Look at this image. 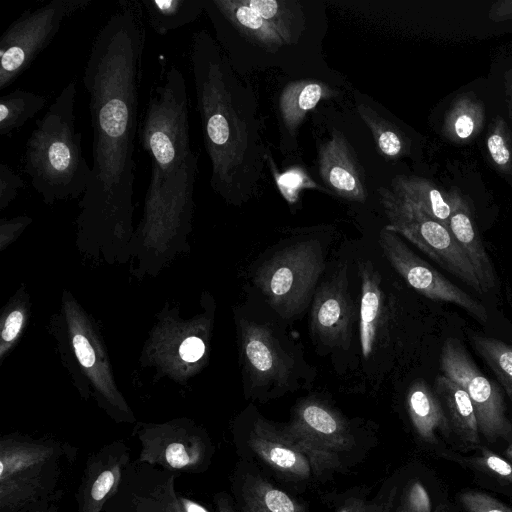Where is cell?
I'll return each instance as SVG.
<instances>
[{
  "instance_id": "14",
  "label": "cell",
  "mask_w": 512,
  "mask_h": 512,
  "mask_svg": "<svg viewBox=\"0 0 512 512\" xmlns=\"http://www.w3.org/2000/svg\"><path fill=\"white\" fill-rule=\"evenodd\" d=\"M130 462V448L121 441L105 444L90 454L75 494L77 512H102Z\"/></svg>"
},
{
  "instance_id": "27",
  "label": "cell",
  "mask_w": 512,
  "mask_h": 512,
  "mask_svg": "<svg viewBox=\"0 0 512 512\" xmlns=\"http://www.w3.org/2000/svg\"><path fill=\"white\" fill-rule=\"evenodd\" d=\"M265 19L287 44L298 40L304 28V17L297 2L278 0H243Z\"/></svg>"
},
{
  "instance_id": "39",
  "label": "cell",
  "mask_w": 512,
  "mask_h": 512,
  "mask_svg": "<svg viewBox=\"0 0 512 512\" xmlns=\"http://www.w3.org/2000/svg\"><path fill=\"white\" fill-rule=\"evenodd\" d=\"M480 462L499 477L512 482V465L499 455L483 450Z\"/></svg>"
},
{
  "instance_id": "22",
  "label": "cell",
  "mask_w": 512,
  "mask_h": 512,
  "mask_svg": "<svg viewBox=\"0 0 512 512\" xmlns=\"http://www.w3.org/2000/svg\"><path fill=\"white\" fill-rule=\"evenodd\" d=\"M334 95V90L319 80L303 79L288 83L279 97V111L287 131L293 135L310 110Z\"/></svg>"
},
{
  "instance_id": "25",
  "label": "cell",
  "mask_w": 512,
  "mask_h": 512,
  "mask_svg": "<svg viewBox=\"0 0 512 512\" xmlns=\"http://www.w3.org/2000/svg\"><path fill=\"white\" fill-rule=\"evenodd\" d=\"M140 3L147 23L160 36L192 23L204 12L203 0H142Z\"/></svg>"
},
{
  "instance_id": "42",
  "label": "cell",
  "mask_w": 512,
  "mask_h": 512,
  "mask_svg": "<svg viewBox=\"0 0 512 512\" xmlns=\"http://www.w3.org/2000/svg\"><path fill=\"white\" fill-rule=\"evenodd\" d=\"M23 323V314L15 310L11 312L4 323L2 338L4 341H12L18 334Z\"/></svg>"
},
{
  "instance_id": "45",
  "label": "cell",
  "mask_w": 512,
  "mask_h": 512,
  "mask_svg": "<svg viewBox=\"0 0 512 512\" xmlns=\"http://www.w3.org/2000/svg\"><path fill=\"white\" fill-rule=\"evenodd\" d=\"M505 88H506V94H507L509 108H510L511 116H512V71H509L505 75Z\"/></svg>"
},
{
  "instance_id": "41",
  "label": "cell",
  "mask_w": 512,
  "mask_h": 512,
  "mask_svg": "<svg viewBox=\"0 0 512 512\" xmlns=\"http://www.w3.org/2000/svg\"><path fill=\"white\" fill-rule=\"evenodd\" d=\"M73 346L79 362L84 367H92L95 362V353L89 341L81 334L73 337Z\"/></svg>"
},
{
  "instance_id": "29",
  "label": "cell",
  "mask_w": 512,
  "mask_h": 512,
  "mask_svg": "<svg viewBox=\"0 0 512 512\" xmlns=\"http://www.w3.org/2000/svg\"><path fill=\"white\" fill-rule=\"evenodd\" d=\"M47 99L35 92L16 89L0 98V136L11 135L39 113Z\"/></svg>"
},
{
  "instance_id": "3",
  "label": "cell",
  "mask_w": 512,
  "mask_h": 512,
  "mask_svg": "<svg viewBox=\"0 0 512 512\" xmlns=\"http://www.w3.org/2000/svg\"><path fill=\"white\" fill-rule=\"evenodd\" d=\"M76 82H68L35 121L25 148L24 171L47 203L84 195L91 166L75 124Z\"/></svg>"
},
{
  "instance_id": "31",
  "label": "cell",
  "mask_w": 512,
  "mask_h": 512,
  "mask_svg": "<svg viewBox=\"0 0 512 512\" xmlns=\"http://www.w3.org/2000/svg\"><path fill=\"white\" fill-rule=\"evenodd\" d=\"M471 343L512 400V346L499 339L480 335H472Z\"/></svg>"
},
{
  "instance_id": "12",
  "label": "cell",
  "mask_w": 512,
  "mask_h": 512,
  "mask_svg": "<svg viewBox=\"0 0 512 512\" xmlns=\"http://www.w3.org/2000/svg\"><path fill=\"white\" fill-rule=\"evenodd\" d=\"M179 476L139 460L131 461L102 512H183L175 488Z\"/></svg>"
},
{
  "instance_id": "16",
  "label": "cell",
  "mask_w": 512,
  "mask_h": 512,
  "mask_svg": "<svg viewBox=\"0 0 512 512\" xmlns=\"http://www.w3.org/2000/svg\"><path fill=\"white\" fill-rule=\"evenodd\" d=\"M242 348L248 375L254 385L283 386L287 383L291 360L267 326L245 321L242 324Z\"/></svg>"
},
{
  "instance_id": "36",
  "label": "cell",
  "mask_w": 512,
  "mask_h": 512,
  "mask_svg": "<svg viewBox=\"0 0 512 512\" xmlns=\"http://www.w3.org/2000/svg\"><path fill=\"white\" fill-rule=\"evenodd\" d=\"M394 496L367 501L352 497L345 501L338 512H392Z\"/></svg>"
},
{
  "instance_id": "11",
  "label": "cell",
  "mask_w": 512,
  "mask_h": 512,
  "mask_svg": "<svg viewBox=\"0 0 512 512\" xmlns=\"http://www.w3.org/2000/svg\"><path fill=\"white\" fill-rule=\"evenodd\" d=\"M379 244L392 267L418 293L433 301L457 305L477 320L487 321V310L482 303L416 255L397 233L384 227L379 234Z\"/></svg>"
},
{
  "instance_id": "34",
  "label": "cell",
  "mask_w": 512,
  "mask_h": 512,
  "mask_svg": "<svg viewBox=\"0 0 512 512\" xmlns=\"http://www.w3.org/2000/svg\"><path fill=\"white\" fill-rule=\"evenodd\" d=\"M459 498L468 512H512L511 508L482 492H464Z\"/></svg>"
},
{
  "instance_id": "5",
  "label": "cell",
  "mask_w": 512,
  "mask_h": 512,
  "mask_svg": "<svg viewBox=\"0 0 512 512\" xmlns=\"http://www.w3.org/2000/svg\"><path fill=\"white\" fill-rule=\"evenodd\" d=\"M324 267L323 252L317 241L297 242L265 261L257 270L254 282L281 317L292 318L311 300Z\"/></svg>"
},
{
  "instance_id": "47",
  "label": "cell",
  "mask_w": 512,
  "mask_h": 512,
  "mask_svg": "<svg viewBox=\"0 0 512 512\" xmlns=\"http://www.w3.org/2000/svg\"><path fill=\"white\" fill-rule=\"evenodd\" d=\"M394 512H404L400 507H398Z\"/></svg>"
},
{
  "instance_id": "46",
  "label": "cell",
  "mask_w": 512,
  "mask_h": 512,
  "mask_svg": "<svg viewBox=\"0 0 512 512\" xmlns=\"http://www.w3.org/2000/svg\"><path fill=\"white\" fill-rule=\"evenodd\" d=\"M506 454L510 459H512V441L506 450Z\"/></svg>"
},
{
  "instance_id": "13",
  "label": "cell",
  "mask_w": 512,
  "mask_h": 512,
  "mask_svg": "<svg viewBox=\"0 0 512 512\" xmlns=\"http://www.w3.org/2000/svg\"><path fill=\"white\" fill-rule=\"evenodd\" d=\"M355 309L348 289L347 265L315 291L311 309V331L323 345L347 348L350 344Z\"/></svg>"
},
{
  "instance_id": "10",
  "label": "cell",
  "mask_w": 512,
  "mask_h": 512,
  "mask_svg": "<svg viewBox=\"0 0 512 512\" xmlns=\"http://www.w3.org/2000/svg\"><path fill=\"white\" fill-rule=\"evenodd\" d=\"M140 462L181 473H201L210 463L213 446L207 436L184 424L145 427L138 433Z\"/></svg>"
},
{
  "instance_id": "4",
  "label": "cell",
  "mask_w": 512,
  "mask_h": 512,
  "mask_svg": "<svg viewBox=\"0 0 512 512\" xmlns=\"http://www.w3.org/2000/svg\"><path fill=\"white\" fill-rule=\"evenodd\" d=\"M77 448L53 439L6 435L0 439V512L60 500L64 464H73Z\"/></svg>"
},
{
  "instance_id": "28",
  "label": "cell",
  "mask_w": 512,
  "mask_h": 512,
  "mask_svg": "<svg viewBox=\"0 0 512 512\" xmlns=\"http://www.w3.org/2000/svg\"><path fill=\"white\" fill-rule=\"evenodd\" d=\"M483 105L472 94L460 95L452 103L444 120V134L454 142L475 137L483 126Z\"/></svg>"
},
{
  "instance_id": "20",
  "label": "cell",
  "mask_w": 512,
  "mask_h": 512,
  "mask_svg": "<svg viewBox=\"0 0 512 512\" xmlns=\"http://www.w3.org/2000/svg\"><path fill=\"white\" fill-rule=\"evenodd\" d=\"M361 299L359 331L362 355L368 359L374 351L383 318L381 276L370 261L359 263Z\"/></svg>"
},
{
  "instance_id": "26",
  "label": "cell",
  "mask_w": 512,
  "mask_h": 512,
  "mask_svg": "<svg viewBox=\"0 0 512 512\" xmlns=\"http://www.w3.org/2000/svg\"><path fill=\"white\" fill-rule=\"evenodd\" d=\"M240 497L243 512H304L293 497L255 475L243 476Z\"/></svg>"
},
{
  "instance_id": "17",
  "label": "cell",
  "mask_w": 512,
  "mask_h": 512,
  "mask_svg": "<svg viewBox=\"0 0 512 512\" xmlns=\"http://www.w3.org/2000/svg\"><path fill=\"white\" fill-rule=\"evenodd\" d=\"M248 444L268 466L288 477L304 480L314 473L305 453L285 430L262 418L254 422Z\"/></svg>"
},
{
  "instance_id": "44",
  "label": "cell",
  "mask_w": 512,
  "mask_h": 512,
  "mask_svg": "<svg viewBox=\"0 0 512 512\" xmlns=\"http://www.w3.org/2000/svg\"><path fill=\"white\" fill-rule=\"evenodd\" d=\"M60 500H47L27 505L14 512H59Z\"/></svg>"
},
{
  "instance_id": "2",
  "label": "cell",
  "mask_w": 512,
  "mask_h": 512,
  "mask_svg": "<svg viewBox=\"0 0 512 512\" xmlns=\"http://www.w3.org/2000/svg\"><path fill=\"white\" fill-rule=\"evenodd\" d=\"M190 61L204 145L211 161L210 184L238 203L252 192L262 171L263 148L248 115L247 92L231 62L205 30L192 36Z\"/></svg>"
},
{
  "instance_id": "19",
  "label": "cell",
  "mask_w": 512,
  "mask_h": 512,
  "mask_svg": "<svg viewBox=\"0 0 512 512\" xmlns=\"http://www.w3.org/2000/svg\"><path fill=\"white\" fill-rule=\"evenodd\" d=\"M203 7L211 19L223 21L267 51L274 53L286 45L279 33L243 0H203Z\"/></svg>"
},
{
  "instance_id": "33",
  "label": "cell",
  "mask_w": 512,
  "mask_h": 512,
  "mask_svg": "<svg viewBox=\"0 0 512 512\" xmlns=\"http://www.w3.org/2000/svg\"><path fill=\"white\" fill-rule=\"evenodd\" d=\"M271 170L277 186L283 197L290 203L297 201L299 193L304 188H319L316 183L299 168H292L284 173L276 171L272 158H269Z\"/></svg>"
},
{
  "instance_id": "1",
  "label": "cell",
  "mask_w": 512,
  "mask_h": 512,
  "mask_svg": "<svg viewBox=\"0 0 512 512\" xmlns=\"http://www.w3.org/2000/svg\"><path fill=\"white\" fill-rule=\"evenodd\" d=\"M140 1L121 0L92 43L83 73L93 132L87 214H123L135 183V138L146 42Z\"/></svg>"
},
{
  "instance_id": "40",
  "label": "cell",
  "mask_w": 512,
  "mask_h": 512,
  "mask_svg": "<svg viewBox=\"0 0 512 512\" xmlns=\"http://www.w3.org/2000/svg\"><path fill=\"white\" fill-rule=\"evenodd\" d=\"M205 352L204 342L198 337H189L184 340L180 346L179 353L183 360L195 362L199 360Z\"/></svg>"
},
{
  "instance_id": "37",
  "label": "cell",
  "mask_w": 512,
  "mask_h": 512,
  "mask_svg": "<svg viewBox=\"0 0 512 512\" xmlns=\"http://www.w3.org/2000/svg\"><path fill=\"white\" fill-rule=\"evenodd\" d=\"M399 507L404 512H432L429 495L418 481L409 487Z\"/></svg>"
},
{
  "instance_id": "35",
  "label": "cell",
  "mask_w": 512,
  "mask_h": 512,
  "mask_svg": "<svg viewBox=\"0 0 512 512\" xmlns=\"http://www.w3.org/2000/svg\"><path fill=\"white\" fill-rule=\"evenodd\" d=\"M25 187L22 177L5 163L0 164V206L3 208L12 201L18 190Z\"/></svg>"
},
{
  "instance_id": "43",
  "label": "cell",
  "mask_w": 512,
  "mask_h": 512,
  "mask_svg": "<svg viewBox=\"0 0 512 512\" xmlns=\"http://www.w3.org/2000/svg\"><path fill=\"white\" fill-rule=\"evenodd\" d=\"M489 18L494 21L512 19V0H503L494 3L489 11Z\"/></svg>"
},
{
  "instance_id": "7",
  "label": "cell",
  "mask_w": 512,
  "mask_h": 512,
  "mask_svg": "<svg viewBox=\"0 0 512 512\" xmlns=\"http://www.w3.org/2000/svg\"><path fill=\"white\" fill-rule=\"evenodd\" d=\"M91 3L92 0H50L16 18L0 38V90L31 66L66 19Z\"/></svg>"
},
{
  "instance_id": "38",
  "label": "cell",
  "mask_w": 512,
  "mask_h": 512,
  "mask_svg": "<svg viewBox=\"0 0 512 512\" xmlns=\"http://www.w3.org/2000/svg\"><path fill=\"white\" fill-rule=\"evenodd\" d=\"M178 498L183 512H210L204 505L180 493H178ZM214 500L217 512H235L227 494L219 493L215 496Z\"/></svg>"
},
{
  "instance_id": "15",
  "label": "cell",
  "mask_w": 512,
  "mask_h": 512,
  "mask_svg": "<svg viewBox=\"0 0 512 512\" xmlns=\"http://www.w3.org/2000/svg\"><path fill=\"white\" fill-rule=\"evenodd\" d=\"M319 174L338 196L363 203L367 199L366 179L356 153L341 131L334 130L319 148Z\"/></svg>"
},
{
  "instance_id": "6",
  "label": "cell",
  "mask_w": 512,
  "mask_h": 512,
  "mask_svg": "<svg viewBox=\"0 0 512 512\" xmlns=\"http://www.w3.org/2000/svg\"><path fill=\"white\" fill-rule=\"evenodd\" d=\"M378 194L389 220L387 229L406 238L477 293H483L471 263L447 226L391 189L380 188Z\"/></svg>"
},
{
  "instance_id": "21",
  "label": "cell",
  "mask_w": 512,
  "mask_h": 512,
  "mask_svg": "<svg viewBox=\"0 0 512 512\" xmlns=\"http://www.w3.org/2000/svg\"><path fill=\"white\" fill-rule=\"evenodd\" d=\"M407 411L417 435L424 441H436L438 430L449 432V419L444 407L424 380L414 381L406 396Z\"/></svg>"
},
{
  "instance_id": "9",
  "label": "cell",
  "mask_w": 512,
  "mask_h": 512,
  "mask_svg": "<svg viewBox=\"0 0 512 512\" xmlns=\"http://www.w3.org/2000/svg\"><path fill=\"white\" fill-rule=\"evenodd\" d=\"M440 368L443 375L458 383L468 393L475 410L479 433L490 441L508 437L511 426L498 385L478 369L458 339L450 337L443 343Z\"/></svg>"
},
{
  "instance_id": "32",
  "label": "cell",
  "mask_w": 512,
  "mask_h": 512,
  "mask_svg": "<svg viewBox=\"0 0 512 512\" xmlns=\"http://www.w3.org/2000/svg\"><path fill=\"white\" fill-rule=\"evenodd\" d=\"M486 147L494 165L503 173L512 172V136L501 118H496L486 138Z\"/></svg>"
},
{
  "instance_id": "30",
  "label": "cell",
  "mask_w": 512,
  "mask_h": 512,
  "mask_svg": "<svg viewBox=\"0 0 512 512\" xmlns=\"http://www.w3.org/2000/svg\"><path fill=\"white\" fill-rule=\"evenodd\" d=\"M358 114L369 127L379 152L387 159H397L407 150L402 132L367 105L357 107Z\"/></svg>"
},
{
  "instance_id": "23",
  "label": "cell",
  "mask_w": 512,
  "mask_h": 512,
  "mask_svg": "<svg viewBox=\"0 0 512 512\" xmlns=\"http://www.w3.org/2000/svg\"><path fill=\"white\" fill-rule=\"evenodd\" d=\"M434 391L461 439L472 445L478 444L480 433L477 418L472 401L464 388L442 374L435 379Z\"/></svg>"
},
{
  "instance_id": "18",
  "label": "cell",
  "mask_w": 512,
  "mask_h": 512,
  "mask_svg": "<svg viewBox=\"0 0 512 512\" xmlns=\"http://www.w3.org/2000/svg\"><path fill=\"white\" fill-rule=\"evenodd\" d=\"M447 194L451 206L447 227L471 263L483 293L488 292L496 285V275L478 232L470 201L455 187Z\"/></svg>"
},
{
  "instance_id": "8",
  "label": "cell",
  "mask_w": 512,
  "mask_h": 512,
  "mask_svg": "<svg viewBox=\"0 0 512 512\" xmlns=\"http://www.w3.org/2000/svg\"><path fill=\"white\" fill-rule=\"evenodd\" d=\"M283 429L305 453L314 474L339 467L341 454L355 445L345 418L316 399L300 402L294 409L291 422Z\"/></svg>"
},
{
  "instance_id": "24",
  "label": "cell",
  "mask_w": 512,
  "mask_h": 512,
  "mask_svg": "<svg viewBox=\"0 0 512 512\" xmlns=\"http://www.w3.org/2000/svg\"><path fill=\"white\" fill-rule=\"evenodd\" d=\"M391 190L447 226L451 214L448 194L431 181L418 176L398 175L391 181Z\"/></svg>"
}]
</instances>
